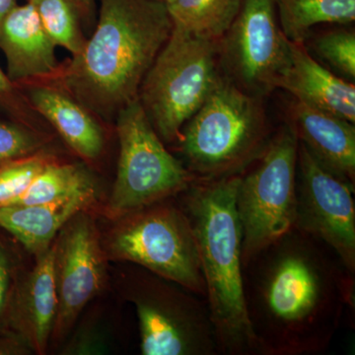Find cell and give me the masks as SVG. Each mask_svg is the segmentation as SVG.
<instances>
[{"label":"cell","mask_w":355,"mask_h":355,"mask_svg":"<svg viewBox=\"0 0 355 355\" xmlns=\"http://www.w3.org/2000/svg\"><path fill=\"white\" fill-rule=\"evenodd\" d=\"M298 146L284 125L261 157L240 174L236 209L242 228V268L295 226Z\"/></svg>","instance_id":"8"},{"label":"cell","mask_w":355,"mask_h":355,"mask_svg":"<svg viewBox=\"0 0 355 355\" xmlns=\"http://www.w3.org/2000/svg\"><path fill=\"white\" fill-rule=\"evenodd\" d=\"M31 347L20 338L6 329L0 328V355H31Z\"/></svg>","instance_id":"29"},{"label":"cell","mask_w":355,"mask_h":355,"mask_svg":"<svg viewBox=\"0 0 355 355\" xmlns=\"http://www.w3.org/2000/svg\"><path fill=\"white\" fill-rule=\"evenodd\" d=\"M0 116L23 125L55 133L36 110L33 108L19 86L0 67Z\"/></svg>","instance_id":"26"},{"label":"cell","mask_w":355,"mask_h":355,"mask_svg":"<svg viewBox=\"0 0 355 355\" xmlns=\"http://www.w3.org/2000/svg\"><path fill=\"white\" fill-rule=\"evenodd\" d=\"M60 157L62 156L53 146L0 166V209L12 205L39 173L51 161Z\"/></svg>","instance_id":"23"},{"label":"cell","mask_w":355,"mask_h":355,"mask_svg":"<svg viewBox=\"0 0 355 355\" xmlns=\"http://www.w3.org/2000/svg\"><path fill=\"white\" fill-rule=\"evenodd\" d=\"M157 1L164 2L168 6V4L172 3L174 0H157Z\"/></svg>","instance_id":"32"},{"label":"cell","mask_w":355,"mask_h":355,"mask_svg":"<svg viewBox=\"0 0 355 355\" xmlns=\"http://www.w3.org/2000/svg\"><path fill=\"white\" fill-rule=\"evenodd\" d=\"M114 128L120 153L113 190L103 209L106 218L177 197L195 181L158 137L139 99L121 110Z\"/></svg>","instance_id":"9"},{"label":"cell","mask_w":355,"mask_h":355,"mask_svg":"<svg viewBox=\"0 0 355 355\" xmlns=\"http://www.w3.org/2000/svg\"><path fill=\"white\" fill-rule=\"evenodd\" d=\"M19 270L12 250L0 238V326Z\"/></svg>","instance_id":"28"},{"label":"cell","mask_w":355,"mask_h":355,"mask_svg":"<svg viewBox=\"0 0 355 355\" xmlns=\"http://www.w3.org/2000/svg\"><path fill=\"white\" fill-rule=\"evenodd\" d=\"M242 275L259 355L322 354L345 310L354 312L355 273L295 226L248 261Z\"/></svg>","instance_id":"1"},{"label":"cell","mask_w":355,"mask_h":355,"mask_svg":"<svg viewBox=\"0 0 355 355\" xmlns=\"http://www.w3.org/2000/svg\"><path fill=\"white\" fill-rule=\"evenodd\" d=\"M17 6V0H0V30L8 13Z\"/></svg>","instance_id":"31"},{"label":"cell","mask_w":355,"mask_h":355,"mask_svg":"<svg viewBox=\"0 0 355 355\" xmlns=\"http://www.w3.org/2000/svg\"><path fill=\"white\" fill-rule=\"evenodd\" d=\"M216 46L222 76L257 97L277 89L291 62V42L280 28L277 0H242Z\"/></svg>","instance_id":"10"},{"label":"cell","mask_w":355,"mask_h":355,"mask_svg":"<svg viewBox=\"0 0 355 355\" xmlns=\"http://www.w3.org/2000/svg\"><path fill=\"white\" fill-rule=\"evenodd\" d=\"M99 189L39 205H9L0 209V228L34 257L50 249L58 233L78 212L92 209Z\"/></svg>","instance_id":"18"},{"label":"cell","mask_w":355,"mask_h":355,"mask_svg":"<svg viewBox=\"0 0 355 355\" xmlns=\"http://www.w3.org/2000/svg\"><path fill=\"white\" fill-rule=\"evenodd\" d=\"M118 263L114 287L137 311L141 354H218L207 299L135 263Z\"/></svg>","instance_id":"5"},{"label":"cell","mask_w":355,"mask_h":355,"mask_svg":"<svg viewBox=\"0 0 355 355\" xmlns=\"http://www.w3.org/2000/svg\"><path fill=\"white\" fill-rule=\"evenodd\" d=\"M38 15L44 31L55 46L64 48L71 57L78 55L87 37L73 0H27Z\"/></svg>","instance_id":"22"},{"label":"cell","mask_w":355,"mask_h":355,"mask_svg":"<svg viewBox=\"0 0 355 355\" xmlns=\"http://www.w3.org/2000/svg\"><path fill=\"white\" fill-rule=\"evenodd\" d=\"M78 9L79 15L84 31L91 33L94 29L97 14H96V0H73Z\"/></svg>","instance_id":"30"},{"label":"cell","mask_w":355,"mask_h":355,"mask_svg":"<svg viewBox=\"0 0 355 355\" xmlns=\"http://www.w3.org/2000/svg\"><path fill=\"white\" fill-rule=\"evenodd\" d=\"M89 167L84 162L55 159L39 173L27 190L11 205H39L99 189L95 175Z\"/></svg>","instance_id":"20"},{"label":"cell","mask_w":355,"mask_h":355,"mask_svg":"<svg viewBox=\"0 0 355 355\" xmlns=\"http://www.w3.org/2000/svg\"><path fill=\"white\" fill-rule=\"evenodd\" d=\"M324 67L345 80H355V33L354 30L336 28L318 35L314 39H307Z\"/></svg>","instance_id":"24"},{"label":"cell","mask_w":355,"mask_h":355,"mask_svg":"<svg viewBox=\"0 0 355 355\" xmlns=\"http://www.w3.org/2000/svg\"><path fill=\"white\" fill-rule=\"evenodd\" d=\"M16 84L72 153L88 166L101 160L107 146L106 123L69 91L48 79Z\"/></svg>","instance_id":"14"},{"label":"cell","mask_w":355,"mask_h":355,"mask_svg":"<svg viewBox=\"0 0 355 355\" xmlns=\"http://www.w3.org/2000/svg\"><path fill=\"white\" fill-rule=\"evenodd\" d=\"M240 175L195 180L178 202L190 220L218 354L259 355L245 302L242 228L236 209Z\"/></svg>","instance_id":"3"},{"label":"cell","mask_w":355,"mask_h":355,"mask_svg":"<svg viewBox=\"0 0 355 355\" xmlns=\"http://www.w3.org/2000/svg\"><path fill=\"white\" fill-rule=\"evenodd\" d=\"M109 260L92 209L70 218L53 241L57 314L50 347H60L88 305L106 291Z\"/></svg>","instance_id":"11"},{"label":"cell","mask_w":355,"mask_h":355,"mask_svg":"<svg viewBox=\"0 0 355 355\" xmlns=\"http://www.w3.org/2000/svg\"><path fill=\"white\" fill-rule=\"evenodd\" d=\"M94 29L80 53L46 77L113 125L121 110L137 99L140 85L171 36L167 4L157 0H98Z\"/></svg>","instance_id":"2"},{"label":"cell","mask_w":355,"mask_h":355,"mask_svg":"<svg viewBox=\"0 0 355 355\" xmlns=\"http://www.w3.org/2000/svg\"><path fill=\"white\" fill-rule=\"evenodd\" d=\"M109 336L93 315L79 317L64 343L60 345L62 355H100L108 354Z\"/></svg>","instance_id":"27"},{"label":"cell","mask_w":355,"mask_h":355,"mask_svg":"<svg viewBox=\"0 0 355 355\" xmlns=\"http://www.w3.org/2000/svg\"><path fill=\"white\" fill-rule=\"evenodd\" d=\"M280 28L293 43L304 44L319 24H352L355 0H277Z\"/></svg>","instance_id":"19"},{"label":"cell","mask_w":355,"mask_h":355,"mask_svg":"<svg viewBox=\"0 0 355 355\" xmlns=\"http://www.w3.org/2000/svg\"><path fill=\"white\" fill-rule=\"evenodd\" d=\"M273 133L263 98L250 95L222 76L177 142L181 161L196 180L242 174L261 157Z\"/></svg>","instance_id":"4"},{"label":"cell","mask_w":355,"mask_h":355,"mask_svg":"<svg viewBox=\"0 0 355 355\" xmlns=\"http://www.w3.org/2000/svg\"><path fill=\"white\" fill-rule=\"evenodd\" d=\"M354 193V184L327 169L299 144L295 227L328 245L355 273Z\"/></svg>","instance_id":"12"},{"label":"cell","mask_w":355,"mask_h":355,"mask_svg":"<svg viewBox=\"0 0 355 355\" xmlns=\"http://www.w3.org/2000/svg\"><path fill=\"white\" fill-rule=\"evenodd\" d=\"M34 258V266L20 268L16 277L0 328L20 336L34 354L44 355L50 349L57 314L53 243L48 251Z\"/></svg>","instance_id":"13"},{"label":"cell","mask_w":355,"mask_h":355,"mask_svg":"<svg viewBox=\"0 0 355 355\" xmlns=\"http://www.w3.org/2000/svg\"><path fill=\"white\" fill-rule=\"evenodd\" d=\"M55 139V133L28 127L0 116V166L12 159L53 146Z\"/></svg>","instance_id":"25"},{"label":"cell","mask_w":355,"mask_h":355,"mask_svg":"<svg viewBox=\"0 0 355 355\" xmlns=\"http://www.w3.org/2000/svg\"><path fill=\"white\" fill-rule=\"evenodd\" d=\"M291 65L277 88L284 89L307 106L354 123V83L320 64L304 44L291 42Z\"/></svg>","instance_id":"17"},{"label":"cell","mask_w":355,"mask_h":355,"mask_svg":"<svg viewBox=\"0 0 355 355\" xmlns=\"http://www.w3.org/2000/svg\"><path fill=\"white\" fill-rule=\"evenodd\" d=\"M287 123L299 144L336 176L354 184V123L294 99L287 107Z\"/></svg>","instance_id":"15"},{"label":"cell","mask_w":355,"mask_h":355,"mask_svg":"<svg viewBox=\"0 0 355 355\" xmlns=\"http://www.w3.org/2000/svg\"><path fill=\"white\" fill-rule=\"evenodd\" d=\"M241 4L242 0H174L167 6L175 28L217 43Z\"/></svg>","instance_id":"21"},{"label":"cell","mask_w":355,"mask_h":355,"mask_svg":"<svg viewBox=\"0 0 355 355\" xmlns=\"http://www.w3.org/2000/svg\"><path fill=\"white\" fill-rule=\"evenodd\" d=\"M55 44L28 2L16 6L6 16L0 30V51L6 62V73L15 83L50 77L57 71Z\"/></svg>","instance_id":"16"},{"label":"cell","mask_w":355,"mask_h":355,"mask_svg":"<svg viewBox=\"0 0 355 355\" xmlns=\"http://www.w3.org/2000/svg\"><path fill=\"white\" fill-rule=\"evenodd\" d=\"M107 219L100 229L109 261L135 263L205 298L195 235L176 197Z\"/></svg>","instance_id":"6"},{"label":"cell","mask_w":355,"mask_h":355,"mask_svg":"<svg viewBox=\"0 0 355 355\" xmlns=\"http://www.w3.org/2000/svg\"><path fill=\"white\" fill-rule=\"evenodd\" d=\"M221 77L216 42L173 28L137 95L165 144H177L184 125L207 102Z\"/></svg>","instance_id":"7"}]
</instances>
